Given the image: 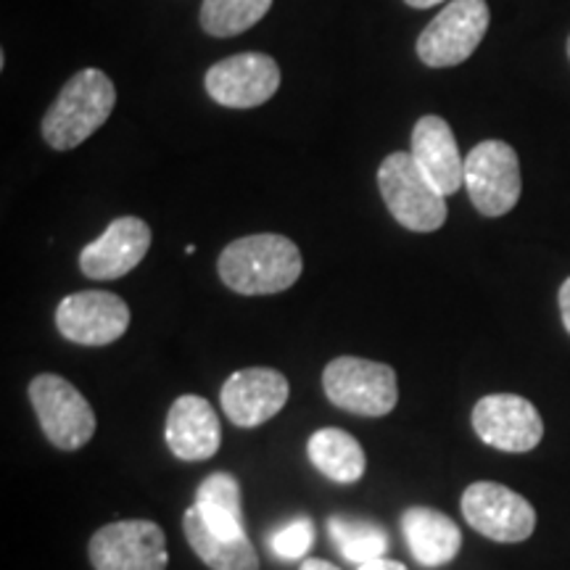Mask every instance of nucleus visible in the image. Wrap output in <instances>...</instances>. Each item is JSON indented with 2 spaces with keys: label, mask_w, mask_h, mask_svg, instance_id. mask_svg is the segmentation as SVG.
Instances as JSON below:
<instances>
[{
  "label": "nucleus",
  "mask_w": 570,
  "mask_h": 570,
  "mask_svg": "<svg viewBox=\"0 0 570 570\" xmlns=\"http://www.w3.org/2000/svg\"><path fill=\"white\" fill-rule=\"evenodd\" d=\"M304 259L291 238L256 233L233 240L219 254L217 273L227 288L240 296H269L288 291L302 277Z\"/></svg>",
  "instance_id": "nucleus-1"
},
{
  "label": "nucleus",
  "mask_w": 570,
  "mask_h": 570,
  "mask_svg": "<svg viewBox=\"0 0 570 570\" xmlns=\"http://www.w3.org/2000/svg\"><path fill=\"white\" fill-rule=\"evenodd\" d=\"M117 106V88L101 69H82L63 85L42 117V138L53 151H71L101 130Z\"/></svg>",
  "instance_id": "nucleus-2"
},
{
  "label": "nucleus",
  "mask_w": 570,
  "mask_h": 570,
  "mask_svg": "<svg viewBox=\"0 0 570 570\" xmlns=\"http://www.w3.org/2000/svg\"><path fill=\"white\" fill-rule=\"evenodd\" d=\"M377 188L391 217L412 233H433L446 223V196L423 175L407 151H394L377 169Z\"/></svg>",
  "instance_id": "nucleus-3"
},
{
  "label": "nucleus",
  "mask_w": 570,
  "mask_h": 570,
  "mask_svg": "<svg viewBox=\"0 0 570 570\" xmlns=\"http://www.w3.org/2000/svg\"><path fill=\"white\" fill-rule=\"evenodd\" d=\"M327 402L360 417H386L399 402L396 370L362 356H338L323 373Z\"/></svg>",
  "instance_id": "nucleus-4"
},
{
  "label": "nucleus",
  "mask_w": 570,
  "mask_h": 570,
  "mask_svg": "<svg viewBox=\"0 0 570 570\" xmlns=\"http://www.w3.org/2000/svg\"><path fill=\"white\" fill-rule=\"evenodd\" d=\"M30 399L42 433L61 452H77L96 436V412L67 377L53 373L32 377Z\"/></svg>",
  "instance_id": "nucleus-5"
},
{
  "label": "nucleus",
  "mask_w": 570,
  "mask_h": 570,
  "mask_svg": "<svg viewBox=\"0 0 570 570\" xmlns=\"http://www.w3.org/2000/svg\"><path fill=\"white\" fill-rule=\"evenodd\" d=\"M491 11L487 0H452L420 32L417 56L425 67H460L475 53L489 30Z\"/></svg>",
  "instance_id": "nucleus-6"
},
{
  "label": "nucleus",
  "mask_w": 570,
  "mask_h": 570,
  "mask_svg": "<svg viewBox=\"0 0 570 570\" xmlns=\"http://www.w3.org/2000/svg\"><path fill=\"white\" fill-rule=\"evenodd\" d=\"M465 190L483 217H504L523 194L515 148L504 140H483L465 159Z\"/></svg>",
  "instance_id": "nucleus-7"
},
{
  "label": "nucleus",
  "mask_w": 570,
  "mask_h": 570,
  "mask_svg": "<svg viewBox=\"0 0 570 570\" xmlns=\"http://www.w3.org/2000/svg\"><path fill=\"white\" fill-rule=\"evenodd\" d=\"M462 515L470 529L499 544H518L537 529V510L529 499L494 481L470 483L462 494Z\"/></svg>",
  "instance_id": "nucleus-8"
},
{
  "label": "nucleus",
  "mask_w": 570,
  "mask_h": 570,
  "mask_svg": "<svg viewBox=\"0 0 570 570\" xmlns=\"http://www.w3.org/2000/svg\"><path fill=\"white\" fill-rule=\"evenodd\" d=\"M96 570H167V537L154 520H117L92 533Z\"/></svg>",
  "instance_id": "nucleus-9"
},
{
  "label": "nucleus",
  "mask_w": 570,
  "mask_h": 570,
  "mask_svg": "<svg viewBox=\"0 0 570 570\" xmlns=\"http://www.w3.org/2000/svg\"><path fill=\"white\" fill-rule=\"evenodd\" d=\"M56 327L71 344L109 346L130 327V306L109 291H80L59 304Z\"/></svg>",
  "instance_id": "nucleus-10"
},
{
  "label": "nucleus",
  "mask_w": 570,
  "mask_h": 570,
  "mask_svg": "<svg viewBox=\"0 0 570 570\" xmlns=\"http://www.w3.org/2000/svg\"><path fill=\"white\" fill-rule=\"evenodd\" d=\"M212 101L227 109H254L267 104L281 88V67L267 53L227 56L209 67L204 77Z\"/></svg>",
  "instance_id": "nucleus-11"
},
{
  "label": "nucleus",
  "mask_w": 570,
  "mask_h": 570,
  "mask_svg": "<svg viewBox=\"0 0 570 570\" xmlns=\"http://www.w3.org/2000/svg\"><path fill=\"white\" fill-rule=\"evenodd\" d=\"M473 431L483 444L499 452H531L544 439V420L529 399L518 394H489L475 402Z\"/></svg>",
  "instance_id": "nucleus-12"
},
{
  "label": "nucleus",
  "mask_w": 570,
  "mask_h": 570,
  "mask_svg": "<svg viewBox=\"0 0 570 570\" xmlns=\"http://www.w3.org/2000/svg\"><path fill=\"white\" fill-rule=\"evenodd\" d=\"M288 377L273 367H246L233 373L219 391L223 412L233 425L256 428L273 420L288 402Z\"/></svg>",
  "instance_id": "nucleus-13"
},
{
  "label": "nucleus",
  "mask_w": 570,
  "mask_h": 570,
  "mask_svg": "<svg viewBox=\"0 0 570 570\" xmlns=\"http://www.w3.org/2000/svg\"><path fill=\"white\" fill-rule=\"evenodd\" d=\"M151 248V227L140 217H119L101 238L82 248L80 269L92 281H117L132 273Z\"/></svg>",
  "instance_id": "nucleus-14"
},
{
  "label": "nucleus",
  "mask_w": 570,
  "mask_h": 570,
  "mask_svg": "<svg viewBox=\"0 0 570 570\" xmlns=\"http://www.w3.org/2000/svg\"><path fill=\"white\" fill-rule=\"evenodd\" d=\"M169 452L183 462L212 460L223 444V425H219L217 410L204 396L185 394L175 399L167 412L164 425Z\"/></svg>",
  "instance_id": "nucleus-15"
},
{
  "label": "nucleus",
  "mask_w": 570,
  "mask_h": 570,
  "mask_svg": "<svg viewBox=\"0 0 570 570\" xmlns=\"http://www.w3.org/2000/svg\"><path fill=\"white\" fill-rule=\"evenodd\" d=\"M412 159L444 196L458 194L465 185V161L446 119L428 114L412 127Z\"/></svg>",
  "instance_id": "nucleus-16"
},
{
  "label": "nucleus",
  "mask_w": 570,
  "mask_h": 570,
  "mask_svg": "<svg viewBox=\"0 0 570 570\" xmlns=\"http://www.w3.org/2000/svg\"><path fill=\"white\" fill-rule=\"evenodd\" d=\"M402 531L412 558L423 568H441L460 554L462 531L444 512L433 508H410L402 515Z\"/></svg>",
  "instance_id": "nucleus-17"
},
{
  "label": "nucleus",
  "mask_w": 570,
  "mask_h": 570,
  "mask_svg": "<svg viewBox=\"0 0 570 570\" xmlns=\"http://www.w3.org/2000/svg\"><path fill=\"white\" fill-rule=\"evenodd\" d=\"M306 454L327 481L352 487L365 475L367 458L365 449L348 431L341 428H320L306 441Z\"/></svg>",
  "instance_id": "nucleus-18"
},
{
  "label": "nucleus",
  "mask_w": 570,
  "mask_h": 570,
  "mask_svg": "<svg viewBox=\"0 0 570 570\" xmlns=\"http://www.w3.org/2000/svg\"><path fill=\"white\" fill-rule=\"evenodd\" d=\"M183 531L188 539L190 550L202 558L212 570H259V554H256L252 539H225L214 533L209 525L204 523L202 512L194 508L185 510L183 515Z\"/></svg>",
  "instance_id": "nucleus-19"
},
{
  "label": "nucleus",
  "mask_w": 570,
  "mask_h": 570,
  "mask_svg": "<svg viewBox=\"0 0 570 570\" xmlns=\"http://www.w3.org/2000/svg\"><path fill=\"white\" fill-rule=\"evenodd\" d=\"M196 508L204 523L225 539L246 537L244 502H240V483L230 473H212L196 489Z\"/></svg>",
  "instance_id": "nucleus-20"
},
{
  "label": "nucleus",
  "mask_w": 570,
  "mask_h": 570,
  "mask_svg": "<svg viewBox=\"0 0 570 570\" xmlns=\"http://www.w3.org/2000/svg\"><path fill=\"white\" fill-rule=\"evenodd\" d=\"M327 533H331L336 550L354 566H365L370 560L386 558L389 533L383 525L365 518L331 515L327 518Z\"/></svg>",
  "instance_id": "nucleus-21"
},
{
  "label": "nucleus",
  "mask_w": 570,
  "mask_h": 570,
  "mask_svg": "<svg viewBox=\"0 0 570 570\" xmlns=\"http://www.w3.org/2000/svg\"><path fill=\"white\" fill-rule=\"evenodd\" d=\"M273 0H204L202 27L212 38H235L267 17Z\"/></svg>",
  "instance_id": "nucleus-22"
},
{
  "label": "nucleus",
  "mask_w": 570,
  "mask_h": 570,
  "mask_svg": "<svg viewBox=\"0 0 570 570\" xmlns=\"http://www.w3.org/2000/svg\"><path fill=\"white\" fill-rule=\"evenodd\" d=\"M312 544H315V523L306 515L294 518L269 537V547L283 560H302Z\"/></svg>",
  "instance_id": "nucleus-23"
},
{
  "label": "nucleus",
  "mask_w": 570,
  "mask_h": 570,
  "mask_svg": "<svg viewBox=\"0 0 570 570\" xmlns=\"http://www.w3.org/2000/svg\"><path fill=\"white\" fill-rule=\"evenodd\" d=\"M558 302H560V315H562V325H566V331L570 333V277L566 283L560 285V296H558Z\"/></svg>",
  "instance_id": "nucleus-24"
},
{
  "label": "nucleus",
  "mask_w": 570,
  "mask_h": 570,
  "mask_svg": "<svg viewBox=\"0 0 570 570\" xmlns=\"http://www.w3.org/2000/svg\"><path fill=\"white\" fill-rule=\"evenodd\" d=\"M360 570H407V566L399 560H389V558H377L370 560L365 566H360Z\"/></svg>",
  "instance_id": "nucleus-25"
},
{
  "label": "nucleus",
  "mask_w": 570,
  "mask_h": 570,
  "mask_svg": "<svg viewBox=\"0 0 570 570\" xmlns=\"http://www.w3.org/2000/svg\"><path fill=\"white\" fill-rule=\"evenodd\" d=\"M298 570H338V568L333 566V562H327V560L306 558V560L302 562V568H298Z\"/></svg>",
  "instance_id": "nucleus-26"
},
{
  "label": "nucleus",
  "mask_w": 570,
  "mask_h": 570,
  "mask_svg": "<svg viewBox=\"0 0 570 570\" xmlns=\"http://www.w3.org/2000/svg\"><path fill=\"white\" fill-rule=\"evenodd\" d=\"M404 3L412 6V9H433V6L444 3V0H404Z\"/></svg>",
  "instance_id": "nucleus-27"
},
{
  "label": "nucleus",
  "mask_w": 570,
  "mask_h": 570,
  "mask_svg": "<svg viewBox=\"0 0 570 570\" xmlns=\"http://www.w3.org/2000/svg\"><path fill=\"white\" fill-rule=\"evenodd\" d=\"M568 59H570V38H568Z\"/></svg>",
  "instance_id": "nucleus-28"
}]
</instances>
